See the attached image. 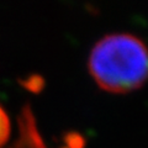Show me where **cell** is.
<instances>
[{"mask_svg":"<svg viewBox=\"0 0 148 148\" xmlns=\"http://www.w3.org/2000/svg\"><path fill=\"white\" fill-rule=\"evenodd\" d=\"M10 131H11L10 119H9L6 111L0 105V147L5 145L6 141L9 140Z\"/></svg>","mask_w":148,"mask_h":148,"instance_id":"obj_2","label":"cell"},{"mask_svg":"<svg viewBox=\"0 0 148 148\" xmlns=\"http://www.w3.org/2000/svg\"><path fill=\"white\" fill-rule=\"evenodd\" d=\"M89 73L101 89L125 94L141 88L148 75V53L141 38L111 34L100 38L89 56Z\"/></svg>","mask_w":148,"mask_h":148,"instance_id":"obj_1","label":"cell"}]
</instances>
